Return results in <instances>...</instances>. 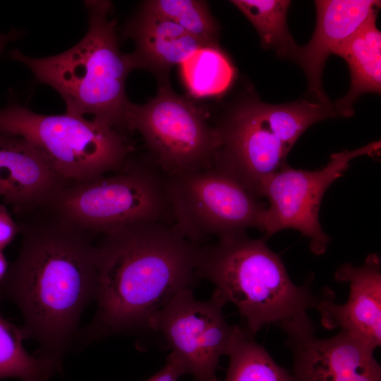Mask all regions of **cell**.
<instances>
[{"label": "cell", "instance_id": "6da1fadb", "mask_svg": "<svg viewBox=\"0 0 381 381\" xmlns=\"http://www.w3.org/2000/svg\"><path fill=\"white\" fill-rule=\"evenodd\" d=\"M42 212L19 225L20 248L0 282V301L18 306L24 338L61 369L82 313L96 298V248L92 234Z\"/></svg>", "mask_w": 381, "mask_h": 381}, {"label": "cell", "instance_id": "7a4b0ae2", "mask_svg": "<svg viewBox=\"0 0 381 381\" xmlns=\"http://www.w3.org/2000/svg\"><path fill=\"white\" fill-rule=\"evenodd\" d=\"M200 246L166 222H140L102 234L95 243L97 310L75 344L81 349L112 335L150 330L157 313L200 279Z\"/></svg>", "mask_w": 381, "mask_h": 381}, {"label": "cell", "instance_id": "3957f363", "mask_svg": "<svg viewBox=\"0 0 381 381\" xmlns=\"http://www.w3.org/2000/svg\"><path fill=\"white\" fill-rule=\"evenodd\" d=\"M84 5L88 28L75 45L49 57H30L16 49L9 56L61 95L66 113L92 115L94 120L125 134V113L131 102L125 83L132 69L126 54L119 49L116 20L109 18L112 4L91 0Z\"/></svg>", "mask_w": 381, "mask_h": 381}, {"label": "cell", "instance_id": "277c9868", "mask_svg": "<svg viewBox=\"0 0 381 381\" xmlns=\"http://www.w3.org/2000/svg\"><path fill=\"white\" fill-rule=\"evenodd\" d=\"M200 279L215 286L212 296L224 305L231 303L255 335L264 326L278 327L301 318L332 292L316 294L310 278L302 285L291 279L278 254L263 238L253 239L246 233L219 238L200 246L197 261Z\"/></svg>", "mask_w": 381, "mask_h": 381}, {"label": "cell", "instance_id": "5b68a950", "mask_svg": "<svg viewBox=\"0 0 381 381\" xmlns=\"http://www.w3.org/2000/svg\"><path fill=\"white\" fill-rule=\"evenodd\" d=\"M338 116L333 104L306 99L270 104L254 95L236 103L216 126L220 140L213 166L233 175L260 197L263 182L286 162L313 124Z\"/></svg>", "mask_w": 381, "mask_h": 381}, {"label": "cell", "instance_id": "8992f818", "mask_svg": "<svg viewBox=\"0 0 381 381\" xmlns=\"http://www.w3.org/2000/svg\"><path fill=\"white\" fill-rule=\"evenodd\" d=\"M39 210L92 235L140 222L173 223L168 175L149 153L131 155L114 172L62 186Z\"/></svg>", "mask_w": 381, "mask_h": 381}, {"label": "cell", "instance_id": "52a82bcc", "mask_svg": "<svg viewBox=\"0 0 381 381\" xmlns=\"http://www.w3.org/2000/svg\"><path fill=\"white\" fill-rule=\"evenodd\" d=\"M0 131L26 140L67 184L118 171L133 150L109 125L68 113L40 114L16 102L0 109Z\"/></svg>", "mask_w": 381, "mask_h": 381}, {"label": "cell", "instance_id": "ba28073f", "mask_svg": "<svg viewBox=\"0 0 381 381\" xmlns=\"http://www.w3.org/2000/svg\"><path fill=\"white\" fill-rule=\"evenodd\" d=\"M127 131L142 135L149 154L168 176L212 167L220 140L204 111L174 92L169 78L158 80L156 95L143 104L130 102Z\"/></svg>", "mask_w": 381, "mask_h": 381}, {"label": "cell", "instance_id": "9c48e42d", "mask_svg": "<svg viewBox=\"0 0 381 381\" xmlns=\"http://www.w3.org/2000/svg\"><path fill=\"white\" fill-rule=\"evenodd\" d=\"M168 190L173 223L195 244L210 235L219 239L260 229L267 205L222 169L168 176Z\"/></svg>", "mask_w": 381, "mask_h": 381}, {"label": "cell", "instance_id": "30bf717a", "mask_svg": "<svg viewBox=\"0 0 381 381\" xmlns=\"http://www.w3.org/2000/svg\"><path fill=\"white\" fill-rule=\"evenodd\" d=\"M380 141H373L359 148L332 154L322 169L315 171L296 169L288 163L268 177L260 189V197L268 202L260 229L267 237L284 229H296L309 239L310 250L322 255L330 238L319 221V212L325 191L343 176L356 157L377 155Z\"/></svg>", "mask_w": 381, "mask_h": 381}, {"label": "cell", "instance_id": "8fae6325", "mask_svg": "<svg viewBox=\"0 0 381 381\" xmlns=\"http://www.w3.org/2000/svg\"><path fill=\"white\" fill-rule=\"evenodd\" d=\"M224 304L212 295L208 301L196 299L190 288L184 289L152 319L150 330L160 332L171 354L193 381H218L219 360L232 350L245 331L228 323Z\"/></svg>", "mask_w": 381, "mask_h": 381}, {"label": "cell", "instance_id": "7c38bea8", "mask_svg": "<svg viewBox=\"0 0 381 381\" xmlns=\"http://www.w3.org/2000/svg\"><path fill=\"white\" fill-rule=\"evenodd\" d=\"M279 327L292 351L293 381H381L374 351L353 337L339 332L318 338L308 315Z\"/></svg>", "mask_w": 381, "mask_h": 381}, {"label": "cell", "instance_id": "4fadbf2b", "mask_svg": "<svg viewBox=\"0 0 381 381\" xmlns=\"http://www.w3.org/2000/svg\"><path fill=\"white\" fill-rule=\"evenodd\" d=\"M339 282L349 284L344 304L334 302V294L317 306L321 323L327 329H339L375 351L381 344V261L369 254L359 266L344 263L334 274Z\"/></svg>", "mask_w": 381, "mask_h": 381}, {"label": "cell", "instance_id": "5bb4252c", "mask_svg": "<svg viewBox=\"0 0 381 381\" xmlns=\"http://www.w3.org/2000/svg\"><path fill=\"white\" fill-rule=\"evenodd\" d=\"M317 19L309 42L299 47L295 61L303 68L308 94L315 102L330 103L322 87V72L329 56L370 16L377 13L380 1H315Z\"/></svg>", "mask_w": 381, "mask_h": 381}, {"label": "cell", "instance_id": "9a60e30c", "mask_svg": "<svg viewBox=\"0 0 381 381\" xmlns=\"http://www.w3.org/2000/svg\"><path fill=\"white\" fill-rule=\"evenodd\" d=\"M66 184L30 143L0 131V186L6 191L5 202L16 212L40 209Z\"/></svg>", "mask_w": 381, "mask_h": 381}, {"label": "cell", "instance_id": "2e32d148", "mask_svg": "<svg viewBox=\"0 0 381 381\" xmlns=\"http://www.w3.org/2000/svg\"><path fill=\"white\" fill-rule=\"evenodd\" d=\"M123 37L135 43L134 51L126 54L132 71H149L158 80L169 78L172 67L207 47L179 25L143 6L128 21Z\"/></svg>", "mask_w": 381, "mask_h": 381}, {"label": "cell", "instance_id": "e0dca14e", "mask_svg": "<svg viewBox=\"0 0 381 381\" xmlns=\"http://www.w3.org/2000/svg\"><path fill=\"white\" fill-rule=\"evenodd\" d=\"M377 14L334 51L346 62L351 79L348 92L333 104L338 116H351L353 104L362 95L381 92V32L376 25Z\"/></svg>", "mask_w": 381, "mask_h": 381}, {"label": "cell", "instance_id": "ac0fdd59", "mask_svg": "<svg viewBox=\"0 0 381 381\" xmlns=\"http://www.w3.org/2000/svg\"><path fill=\"white\" fill-rule=\"evenodd\" d=\"M257 30L262 46L273 49L278 56L295 61L299 47L295 43L287 25V12L291 1H231Z\"/></svg>", "mask_w": 381, "mask_h": 381}, {"label": "cell", "instance_id": "d6986e66", "mask_svg": "<svg viewBox=\"0 0 381 381\" xmlns=\"http://www.w3.org/2000/svg\"><path fill=\"white\" fill-rule=\"evenodd\" d=\"M180 66L184 83L189 92L195 97L224 92L235 75L233 65L219 47H202Z\"/></svg>", "mask_w": 381, "mask_h": 381}, {"label": "cell", "instance_id": "ffe728a7", "mask_svg": "<svg viewBox=\"0 0 381 381\" xmlns=\"http://www.w3.org/2000/svg\"><path fill=\"white\" fill-rule=\"evenodd\" d=\"M21 328L0 315V381L9 377L20 381H47L61 370L52 362L30 355L23 346Z\"/></svg>", "mask_w": 381, "mask_h": 381}, {"label": "cell", "instance_id": "44dd1931", "mask_svg": "<svg viewBox=\"0 0 381 381\" xmlns=\"http://www.w3.org/2000/svg\"><path fill=\"white\" fill-rule=\"evenodd\" d=\"M246 329L229 353L224 381H293L292 375L277 364Z\"/></svg>", "mask_w": 381, "mask_h": 381}, {"label": "cell", "instance_id": "7402d4cb", "mask_svg": "<svg viewBox=\"0 0 381 381\" xmlns=\"http://www.w3.org/2000/svg\"><path fill=\"white\" fill-rule=\"evenodd\" d=\"M142 6L179 25L205 46L219 47V25L206 1L149 0Z\"/></svg>", "mask_w": 381, "mask_h": 381}, {"label": "cell", "instance_id": "603a6c76", "mask_svg": "<svg viewBox=\"0 0 381 381\" xmlns=\"http://www.w3.org/2000/svg\"><path fill=\"white\" fill-rule=\"evenodd\" d=\"M19 231V225L14 222L4 206L0 205V250H3Z\"/></svg>", "mask_w": 381, "mask_h": 381}, {"label": "cell", "instance_id": "cb8c5ba5", "mask_svg": "<svg viewBox=\"0 0 381 381\" xmlns=\"http://www.w3.org/2000/svg\"><path fill=\"white\" fill-rule=\"evenodd\" d=\"M183 375L186 374L181 365L169 353L164 366L151 377L144 381H177Z\"/></svg>", "mask_w": 381, "mask_h": 381}, {"label": "cell", "instance_id": "d4e9b609", "mask_svg": "<svg viewBox=\"0 0 381 381\" xmlns=\"http://www.w3.org/2000/svg\"><path fill=\"white\" fill-rule=\"evenodd\" d=\"M18 37L19 32L17 30H11L7 33L0 32V54L9 42L16 40Z\"/></svg>", "mask_w": 381, "mask_h": 381}, {"label": "cell", "instance_id": "484cf974", "mask_svg": "<svg viewBox=\"0 0 381 381\" xmlns=\"http://www.w3.org/2000/svg\"><path fill=\"white\" fill-rule=\"evenodd\" d=\"M8 270V265L2 250H0V282L4 277Z\"/></svg>", "mask_w": 381, "mask_h": 381}, {"label": "cell", "instance_id": "4316f807", "mask_svg": "<svg viewBox=\"0 0 381 381\" xmlns=\"http://www.w3.org/2000/svg\"><path fill=\"white\" fill-rule=\"evenodd\" d=\"M5 195H6L5 190L1 186H0V196L4 197Z\"/></svg>", "mask_w": 381, "mask_h": 381}]
</instances>
